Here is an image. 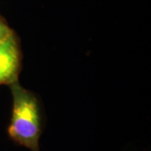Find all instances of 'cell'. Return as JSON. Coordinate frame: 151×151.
<instances>
[{
	"label": "cell",
	"instance_id": "1",
	"mask_svg": "<svg viewBox=\"0 0 151 151\" xmlns=\"http://www.w3.org/2000/svg\"><path fill=\"white\" fill-rule=\"evenodd\" d=\"M10 86L13 98L12 114L7 134L18 145L31 151H40V139L43 131V119L36 96L15 81Z\"/></svg>",
	"mask_w": 151,
	"mask_h": 151
},
{
	"label": "cell",
	"instance_id": "2",
	"mask_svg": "<svg viewBox=\"0 0 151 151\" xmlns=\"http://www.w3.org/2000/svg\"><path fill=\"white\" fill-rule=\"evenodd\" d=\"M22 53L15 32L0 43V85L18 81L21 69Z\"/></svg>",
	"mask_w": 151,
	"mask_h": 151
},
{
	"label": "cell",
	"instance_id": "3",
	"mask_svg": "<svg viewBox=\"0 0 151 151\" xmlns=\"http://www.w3.org/2000/svg\"><path fill=\"white\" fill-rule=\"evenodd\" d=\"M14 32L9 25L6 19L0 14V43Z\"/></svg>",
	"mask_w": 151,
	"mask_h": 151
}]
</instances>
